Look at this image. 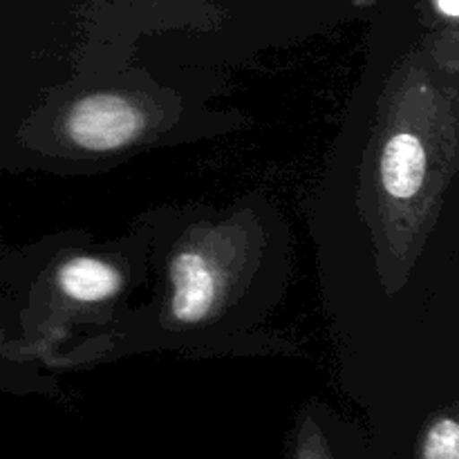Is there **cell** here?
<instances>
[{"instance_id": "3957f363", "label": "cell", "mask_w": 459, "mask_h": 459, "mask_svg": "<svg viewBox=\"0 0 459 459\" xmlns=\"http://www.w3.org/2000/svg\"><path fill=\"white\" fill-rule=\"evenodd\" d=\"M429 169V155L415 133L399 130L384 143L379 161V179L385 195L394 202H408L421 191Z\"/></svg>"}, {"instance_id": "7a4b0ae2", "label": "cell", "mask_w": 459, "mask_h": 459, "mask_svg": "<svg viewBox=\"0 0 459 459\" xmlns=\"http://www.w3.org/2000/svg\"><path fill=\"white\" fill-rule=\"evenodd\" d=\"M170 276V314L184 325L202 323L218 300V276L200 251L184 249L175 254L169 267Z\"/></svg>"}, {"instance_id": "8992f818", "label": "cell", "mask_w": 459, "mask_h": 459, "mask_svg": "<svg viewBox=\"0 0 459 459\" xmlns=\"http://www.w3.org/2000/svg\"><path fill=\"white\" fill-rule=\"evenodd\" d=\"M291 459H332L330 448H327L325 439H323L321 430L314 424H305L300 430L299 439H296V448Z\"/></svg>"}, {"instance_id": "52a82bcc", "label": "cell", "mask_w": 459, "mask_h": 459, "mask_svg": "<svg viewBox=\"0 0 459 459\" xmlns=\"http://www.w3.org/2000/svg\"><path fill=\"white\" fill-rule=\"evenodd\" d=\"M435 9H437L442 16L455 21L459 16V0H435Z\"/></svg>"}, {"instance_id": "277c9868", "label": "cell", "mask_w": 459, "mask_h": 459, "mask_svg": "<svg viewBox=\"0 0 459 459\" xmlns=\"http://www.w3.org/2000/svg\"><path fill=\"white\" fill-rule=\"evenodd\" d=\"M56 285L67 299L79 303H101L119 294L124 278L110 263L90 255L72 258L56 272Z\"/></svg>"}, {"instance_id": "6da1fadb", "label": "cell", "mask_w": 459, "mask_h": 459, "mask_svg": "<svg viewBox=\"0 0 459 459\" xmlns=\"http://www.w3.org/2000/svg\"><path fill=\"white\" fill-rule=\"evenodd\" d=\"M146 128V115L130 99L99 92L79 99L67 110L65 133L88 152H110L133 143Z\"/></svg>"}, {"instance_id": "5b68a950", "label": "cell", "mask_w": 459, "mask_h": 459, "mask_svg": "<svg viewBox=\"0 0 459 459\" xmlns=\"http://www.w3.org/2000/svg\"><path fill=\"white\" fill-rule=\"evenodd\" d=\"M420 459H459V424L455 417H439L424 433Z\"/></svg>"}]
</instances>
